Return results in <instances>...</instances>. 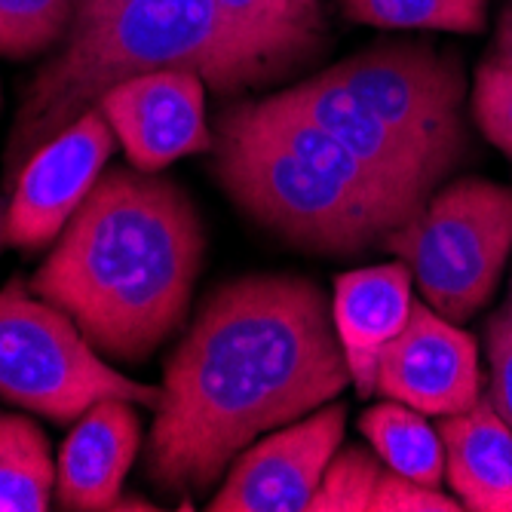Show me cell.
I'll use <instances>...</instances> for the list:
<instances>
[{"label": "cell", "mask_w": 512, "mask_h": 512, "mask_svg": "<svg viewBox=\"0 0 512 512\" xmlns=\"http://www.w3.org/2000/svg\"><path fill=\"white\" fill-rule=\"evenodd\" d=\"M347 384L332 307L313 279H234L206 298L163 368L148 479L166 494H206L261 433L332 402Z\"/></svg>", "instance_id": "obj_1"}, {"label": "cell", "mask_w": 512, "mask_h": 512, "mask_svg": "<svg viewBox=\"0 0 512 512\" xmlns=\"http://www.w3.org/2000/svg\"><path fill=\"white\" fill-rule=\"evenodd\" d=\"M203 224L175 181L111 169L71 215L28 289L108 359H148L188 316Z\"/></svg>", "instance_id": "obj_2"}, {"label": "cell", "mask_w": 512, "mask_h": 512, "mask_svg": "<svg viewBox=\"0 0 512 512\" xmlns=\"http://www.w3.org/2000/svg\"><path fill=\"white\" fill-rule=\"evenodd\" d=\"M301 62L289 46L230 19L215 0H126L65 37L22 99L7 169L16 178L28 157L99 108L108 89L151 71H197L215 92L270 83Z\"/></svg>", "instance_id": "obj_3"}, {"label": "cell", "mask_w": 512, "mask_h": 512, "mask_svg": "<svg viewBox=\"0 0 512 512\" xmlns=\"http://www.w3.org/2000/svg\"><path fill=\"white\" fill-rule=\"evenodd\" d=\"M212 154L221 188L240 212L310 252L359 255L384 246L387 234L411 218L289 151L246 102L221 117Z\"/></svg>", "instance_id": "obj_4"}, {"label": "cell", "mask_w": 512, "mask_h": 512, "mask_svg": "<svg viewBox=\"0 0 512 512\" xmlns=\"http://www.w3.org/2000/svg\"><path fill=\"white\" fill-rule=\"evenodd\" d=\"M384 249L408 264L436 313L467 322L491 301L512 252V188L457 178L387 234Z\"/></svg>", "instance_id": "obj_5"}, {"label": "cell", "mask_w": 512, "mask_h": 512, "mask_svg": "<svg viewBox=\"0 0 512 512\" xmlns=\"http://www.w3.org/2000/svg\"><path fill=\"white\" fill-rule=\"evenodd\" d=\"M0 396L59 424L77 421L102 399L160 405V387L111 368L77 322L22 279L0 289Z\"/></svg>", "instance_id": "obj_6"}, {"label": "cell", "mask_w": 512, "mask_h": 512, "mask_svg": "<svg viewBox=\"0 0 512 512\" xmlns=\"http://www.w3.org/2000/svg\"><path fill=\"white\" fill-rule=\"evenodd\" d=\"M329 74L448 172L467 157V77L457 56L421 40H381L341 59Z\"/></svg>", "instance_id": "obj_7"}, {"label": "cell", "mask_w": 512, "mask_h": 512, "mask_svg": "<svg viewBox=\"0 0 512 512\" xmlns=\"http://www.w3.org/2000/svg\"><path fill=\"white\" fill-rule=\"evenodd\" d=\"M347 427L344 402H325L249 445L227 467L212 512H307Z\"/></svg>", "instance_id": "obj_8"}, {"label": "cell", "mask_w": 512, "mask_h": 512, "mask_svg": "<svg viewBox=\"0 0 512 512\" xmlns=\"http://www.w3.org/2000/svg\"><path fill=\"white\" fill-rule=\"evenodd\" d=\"M117 135L99 108L40 145L16 175L4 240L16 249H43L59 240L71 215L102 178Z\"/></svg>", "instance_id": "obj_9"}, {"label": "cell", "mask_w": 512, "mask_h": 512, "mask_svg": "<svg viewBox=\"0 0 512 512\" xmlns=\"http://www.w3.org/2000/svg\"><path fill=\"white\" fill-rule=\"evenodd\" d=\"M482 384L473 335L427 301H414L402 332L381 353L375 393L433 417H448L473 408Z\"/></svg>", "instance_id": "obj_10"}, {"label": "cell", "mask_w": 512, "mask_h": 512, "mask_svg": "<svg viewBox=\"0 0 512 512\" xmlns=\"http://www.w3.org/2000/svg\"><path fill=\"white\" fill-rule=\"evenodd\" d=\"M206 80L197 71H151L108 89L99 111L138 172H157L169 163L206 154L215 135L206 123Z\"/></svg>", "instance_id": "obj_11"}, {"label": "cell", "mask_w": 512, "mask_h": 512, "mask_svg": "<svg viewBox=\"0 0 512 512\" xmlns=\"http://www.w3.org/2000/svg\"><path fill=\"white\" fill-rule=\"evenodd\" d=\"M276 96L301 111L307 120H313L322 132H329L338 145H344L356 160H362L371 172H378L414 203L424 206L430 194L451 175L421 145H414L408 135L393 129L384 117L359 102L329 71L295 83L286 92H276Z\"/></svg>", "instance_id": "obj_12"}, {"label": "cell", "mask_w": 512, "mask_h": 512, "mask_svg": "<svg viewBox=\"0 0 512 512\" xmlns=\"http://www.w3.org/2000/svg\"><path fill=\"white\" fill-rule=\"evenodd\" d=\"M411 283V270L402 261L359 267L335 279L332 322L362 399L375 393L381 353L411 316Z\"/></svg>", "instance_id": "obj_13"}, {"label": "cell", "mask_w": 512, "mask_h": 512, "mask_svg": "<svg viewBox=\"0 0 512 512\" xmlns=\"http://www.w3.org/2000/svg\"><path fill=\"white\" fill-rule=\"evenodd\" d=\"M126 399H102L77 417L56 463V497L65 509H114L142 445V421Z\"/></svg>", "instance_id": "obj_14"}, {"label": "cell", "mask_w": 512, "mask_h": 512, "mask_svg": "<svg viewBox=\"0 0 512 512\" xmlns=\"http://www.w3.org/2000/svg\"><path fill=\"white\" fill-rule=\"evenodd\" d=\"M445 442V482L473 512H512V430L494 411L488 393L473 408L439 424Z\"/></svg>", "instance_id": "obj_15"}, {"label": "cell", "mask_w": 512, "mask_h": 512, "mask_svg": "<svg viewBox=\"0 0 512 512\" xmlns=\"http://www.w3.org/2000/svg\"><path fill=\"white\" fill-rule=\"evenodd\" d=\"M359 430L384 460V467L414 482L442 488L445 482V442L427 414L411 405L384 399L359 417Z\"/></svg>", "instance_id": "obj_16"}, {"label": "cell", "mask_w": 512, "mask_h": 512, "mask_svg": "<svg viewBox=\"0 0 512 512\" xmlns=\"http://www.w3.org/2000/svg\"><path fill=\"white\" fill-rule=\"evenodd\" d=\"M56 463L50 442L22 414H0V512L50 509Z\"/></svg>", "instance_id": "obj_17"}, {"label": "cell", "mask_w": 512, "mask_h": 512, "mask_svg": "<svg viewBox=\"0 0 512 512\" xmlns=\"http://www.w3.org/2000/svg\"><path fill=\"white\" fill-rule=\"evenodd\" d=\"M344 19L390 31L479 34L488 22V0H338Z\"/></svg>", "instance_id": "obj_18"}, {"label": "cell", "mask_w": 512, "mask_h": 512, "mask_svg": "<svg viewBox=\"0 0 512 512\" xmlns=\"http://www.w3.org/2000/svg\"><path fill=\"white\" fill-rule=\"evenodd\" d=\"M237 25L310 56L325 34V0H215Z\"/></svg>", "instance_id": "obj_19"}, {"label": "cell", "mask_w": 512, "mask_h": 512, "mask_svg": "<svg viewBox=\"0 0 512 512\" xmlns=\"http://www.w3.org/2000/svg\"><path fill=\"white\" fill-rule=\"evenodd\" d=\"M74 0H0V56L31 59L68 37Z\"/></svg>", "instance_id": "obj_20"}, {"label": "cell", "mask_w": 512, "mask_h": 512, "mask_svg": "<svg viewBox=\"0 0 512 512\" xmlns=\"http://www.w3.org/2000/svg\"><path fill=\"white\" fill-rule=\"evenodd\" d=\"M381 473L384 460L375 448L368 451L362 445H347L335 451L307 512H371V497H375Z\"/></svg>", "instance_id": "obj_21"}, {"label": "cell", "mask_w": 512, "mask_h": 512, "mask_svg": "<svg viewBox=\"0 0 512 512\" xmlns=\"http://www.w3.org/2000/svg\"><path fill=\"white\" fill-rule=\"evenodd\" d=\"M473 117L488 142L512 160V65L482 59L473 83Z\"/></svg>", "instance_id": "obj_22"}, {"label": "cell", "mask_w": 512, "mask_h": 512, "mask_svg": "<svg viewBox=\"0 0 512 512\" xmlns=\"http://www.w3.org/2000/svg\"><path fill=\"white\" fill-rule=\"evenodd\" d=\"M485 347H488V399L494 411L512 430V292L491 313L485 325Z\"/></svg>", "instance_id": "obj_23"}, {"label": "cell", "mask_w": 512, "mask_h": 512, "mask_svg": "<svg viewBox=\"0 0 512 512\" xmlns=\"http://www.w3.org/2000/svg\"><path fill=\"white\" fill-rule=\"evenodd\" d=\"M371 512H463V503L442 488L414 482L384 467L371 497Z\"/></svg>", "instance_id": "obj_24"}, {"label": "cell", "mask_w": 512, "mask_h": 512, "mask_svg": "<svg viewBox=\"0 0 512 512\" xmlns=\"http://www.w3.org/2000/svg\"><path fill=\"white\" fill-rule=\"evenodd\" d=\"M485 59L497 65H512V0H503V10L494 28V43L485 53Z\"/></svg>", "instance_id": "obj_25"}, {"label": "cell", "mask_w": 512, "mask_h": 512, "mask_svg": "<svg viewBox=\"0 0 512 512\" xmlns=\"http://www.w3.org/2000/svg\"><path fill=\"white\" fill-rule=\"evenodd\" d=\"M120 4H126V0H74V19H71V28L68 34L92 25V22H99L102 16L114 13Z\"/></svg>", "instance_id": "obj_26"}]
</instances>
